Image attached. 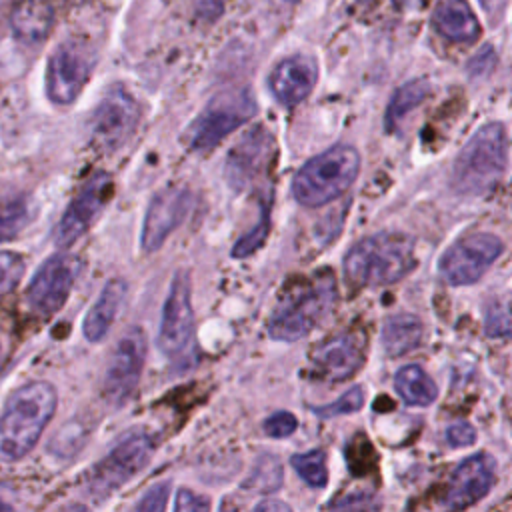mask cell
Returning a JSON list of instances; mask_svg holds the SVG:
<instances>
[{
  "label": "cell",
  "mask_w": 512,
  "mask_h": 512,
  "mask_svg": "<svg viewBox=\"0 0 512 512\" xmlns=\"http://www.w3.org/2000/svg\"><path fill=\"white\" fill-rule=\"evenodd\" d=\"M430 94V84L426 80H410L406 84H402L394 96L390 98V104L386 108V116H384V124L388 130H394L396 124L412 110L416 108L420 102H424V98Z\"/></svg>",
  "instance_id": "cell-25"
},
{
  "label": "cell",
  "mask_w": 512,
  "mask_h": 512,
  "mask_svg": "<svg viewBox=\"0 0 512 512\" xmlns=\"http://www.w3.org/2000/svg\"><path fill=\"white\" fill-rule=\"evenodd\" d=\"M270 146V138L262 126L250 130L238 146L228 154L226 160V174L232 184H244L248 178L256 174L262 160L266 158V150Z\"/></svg>",
  "instance_id": "cell-22"
},
{
  "label": "cell",
  "mask_w": 512,
  "mask_h": 512,
  "mask_svg": "<svg viewBox=\"0 0 512 512\" xmlns=\"http://www.w3.org/2000/svg\"><path fill=\"white\" fill-rule=\"evenodd\" d=\"M84 436H86V428H82L76 422H68L52 438L50 452H54L60 458H70V456H74L80 450Z\"/></svg>",
  "instance_id": "cell-30"
},
{
  "label": "cell",
  "mask_w": 512,
  "mask_h": 512,
  "mask_svg": "<svg viewBox=\"0 0 512 512\" xmlns=\"http://www.w3.org/2000/svg\"><path fill=\"white\" fill-rule=\"evenodd\" d=\"M10 30L24 44L42 42L54 24V10L46 0H20L10 12Z\"/></svg>",
  "instance_id": "cell-21"
},
{
  "label": "cell",
  "mask_w": 512,
  "mask_h": 512,
  "mask_svg": "<svg viewBox=\"0 0 512 512\" xmlns=\"http://www.w3.org/2000/svg\"><path fill=\"white\" fill-rule=\"evenodd\" d=\"M168 494H170V482L154 484V486H152V488L142 496V500L136 504V510L160 512V510H164V508H166Z\"/></svg>",
  "instance_id": "cell-34"
},
{
  "label": "cell",
  "mask_w": 512,
  "mask_h": 512,
  "mask_svg": "<svg viewBox=\"0 0 512 512\" xmlns=\"http://www.w3.org/2000/svg\"><path fill=\"white\" fill-rule=\"evenodd\" d=\"M364 404V390L360 386H354L350 390H346L336 402L326 404V406H316L312 408L318 416L322 418H332V416H342V414H352L356 410H360Z\"/></svg>",
  "instance_id": "cell-31"
},
{
  "label": "cell",
  "mask_w": 512,
  "mask_h": 512,
  "mask_svg": "<svg viewBox=\"0 0 512 512\" xmlns=\"http://www.w3.org/2000/svg\"><path fill=\"white\" fill-rule=\"evenodd\" d=\"M94 48L88 40L66 38L50 54L46 64V94L54 104H72L86 86L94 68Z\"/></svg>",
  "instance_id": "cell-8"
},
{
  "label": "cell",
  "mask_w": 512,
  "mask_h": 512,
  "mask_svg": "<svg viewBox=\"0 0 512 512\" xmlns=\"http://www.w3.org/2000/svg\"><path fill=\"white\" fill-rule=\"evenodd\" d=\"M446 438L452 446H470L476 440V430L468 422H456L448 428Z\"/></svg>",
  "instance_id": "cell-35"
},
{
  "label": "cell",
  "mask_w": 512,
  "mask_h": 512,
  "mask_svg": "<svg viewBox=\"0 0 512 512\" xmlns=\"http://www.w3.org/2000/svg\"><path fill=\"white\" fill-rule=\"evenodd\" d=\"M126 292H128V286L122 278H112L104 284L102 292L98 294L96 302L88 310L82 324V332L88 342H100L108 334L126 298Z\"/></svg>",
  "instance_id": "cell-20"
},
{
  "label": "cell",
  "mask_w": 512,
  "mask_h": 512,
  "mask_svg": "<svg viewBox=\"0 0 512 512\" xmlns=\"http://www.w3.org/2000/svg\"><path fill=\"white\" fill-rule=\"evenodd\" d=\"M494 482V460L488 454H474L462 460L450 476L444 506L452 510L468 508L482 500Z\"/></svg>",
  "instance_id": "cell-17"
},
{
  "label": "cell",
  "mask_w": 512,
  "mask_h": 512,
  "mask_svg": "<svg viewBox=\"0 0 512 512\" xmlns=\"http://www.w3.org/2000/svg\"><path fill=\"white\" fill-rule=\"evenodd\" d=\"M0 510H2V512H6V510H12V504H8V502H6L2 496H0Z\"/></svg>",
  "instance_id": "cell-39"
},
{
  "label": "cell",
  "mask_w": 512,
  "mask_h": 512,
  "mask_svg": "<svg viewBox=\"0 0 512 512\" xmlns=\"http://www.w3.org/2000/svg\"><path fill=\"white\" fill-rule=\"evenodd\" d=\"M112 196V180L108 174L92 176L82 190L70 200L62 218L54 228V242L60 248L74 244L100 216Z\"/></svg>",
  "instance_id": "cell-14"
},
{
  "label": "cell",
  "mask_w": 512,
  "mask_h": 512,
  "mask_svg": "<svg viewBox=\"0 0 512 512\" xmlns=\"http://www.w3.org/2000/svg\"><path fill=\"white\" fill-rule=\"evenodd\" d=\"M360 156L348 144H336L310 158L292 180V194L302 206H322L344 194L356 180Z\"/></svg>",
  "instance_id": "cell-4"
},
{
  "label": "cell",
  "mask_w": 512,
  "mask_h": 512,
  "mask_svg": "<svg viewBox=\"0 0 512 512\" xmlns=\"http://www.w3.org/2000/svg\"><path fill=\"white\" fill-rule=\"evenodd\" d=\"M502 242L488 232L470 234L454 242L440 258L438 270L452 286L476 282L500 256Z\"/></svg>",
  "instance_id": "cell-12"
},
{
  "label": "cell",
  "mask_w": 512,
  "mask_h": 512,
  "mask_svg": "<svg viewBox=\"0 0 512 512\" xmlns=\"http://www.w3.org/2000/svg\"><path fill=\"white\" fill-rule=\"evenodd\" d=\"M78 260L68 254H52L46 258L26 288V304L40 316L56 314L68 300L78 276Z\"/></svg>",
  "instance_id": "cell-13"
},
{
  "label": "cell",
  "mask_w": 512,
  "mask_h": 512,
  "mask_svg": "<svg viewBox=\"0 0 512 512\" xmlns=\"http://www.w3.org/2000/svg\"><path fill=\"white\" fill-rule=\"evenodd\" d=\"M422 324L412 314H394L382 326V344L390 356L408 354L420 344Z\"/></svg>",
  "instance_id": "cell-23"
},
{
  "label": "cell",
  "mask_w": 512,
  "mask_h": 512,
  "mask_svg": "<svg viewBox=\"0 0 512 512\" xmlns=\"http://www.w3.org/2000/svg\"><path fill=\"white\" fill-rule=\"evenodd\" d=\"M268 232H270V204L262 202L256 226L238 238V242L232 248V256L234 258H246V256L254 254L264 244Z\"/></svg>",
  "instance_id": "cell-28"
},
{
  "label": "cell",
  "mask_w": 512,
  "mask_h": 512,
  "mask_svg": "<svg viewBox=\"0 0 512 512\" xmlns=\"http://www.w3.org/2000/svg\"><path fill=\"white\" fill-rule=\"evenodd\" d=\"M374 0H358V4H372Z\"/></svg>",
  "instance_id": "cell-40"
},
{
  "label": "cell",
  "mask_w": 512,
  "mask_h": 512,
  "mask_svg": "<svg viewBox=\"0 0 512 512\" xmlns=\"http://www.w3.org/2000/svg\"><path fill=\"white\" fill-rule=\"evenodd\" d=\"M192 206V194L186 188L168 186L148 204L140 244L144 252H156L166 238L184 222Z\"/></svg>",
  "instance_id": "cell-16"
},
{
  "label": "cell",
  "mask_w": 512,
  "mask_h": 512,
  "mask_svg": "<svg viewBox=\"0 0 512 512\" xmlns=\"http://www.w3.org/2000/svg\"><path fill=\"white\" fill-rule=\"evenodd\" d=\"M394 386L400 398L412 406H428L438 396V388L432 378L416 364L400 368L394 376Z\"/></svg>",
  "instance_id": "cell-24"
},
{
  "label": "cell",
  "mask_w": 512,
  "mask_h": 512,
  "mask_svg": "<svg viewBox=\"0 0 512 512\" xmlns=\"http://www.w3.org/2000/svg\"><path fill=\"white\" fill-rule=\"evenodd\" d=\"M286 2H298V0H286Z\"/></svg>",
  "instance_id": "cell-41"
},
{
  "label": "cell",
  "mask_w": 512,
  "mask_h": 512,
  "mask_svg": "<svg viewBox=\"0 0 512 512\" xmlns=\"http://www.w3.org/2000/svg\"><path fill=\"white\" fill-rule=\"evenodd\" d=\"M146 358V334L140 328H130L124 336L114 344L104 378H102V394L106 402L114 406H122L138 388L142 368Z\"/></svg>",
  "instance_id": "cell-10"
},
{
  "label": "cell",
  "mask_w": 512,
  "mask_h": 512,
  "mask_svg": "<svg viewBox=\"0 0 512 512\" xmlns=\"http://www.w3.org/2000/svg\"><path fill=\"white\" fill-rule=\"evenodd\" d=\"M434 30L450 42H474L482 28L466 0H438L432 10Z\"/></svg>",
  "instance_id": "cell-19"
},
{
  "label": "cell",
  "mask_w": 512,
  "mask_h": 512,
  "mask_svg": "<svg viewBox=\"0 0 512 512\" xmlns=\"http://www.w3.org/2000/svg\"><path fill=\"white\" fill-rule=\"evenodd\" d=\"M138 122L140 106L136 98L126 88L112 86L92 112V144L104 152H112L134 134Z\"/></svg>",
  "instance_id": "cell-11"
},
{
  "label": "cell",
  "mask_w": 512,
  "mask_h": 512,
  "mask_svg": "<svg viewBox=\"0 0 512 512\" xmlns=\"http://www.w3.org/2000/svg\"><path fill=\"white\" fill-rule=\"evenodd\" d=\"M56 404V390L50 382L36 380L16 388L0 412V458H24L52 420Z\"/></svg>",
  "instance_id": "cell-1"
},
{
  "label": "cell",
  "mask_w": 512,
  "mask_h": 512,
  "mask_svg": "<svg viewBox=\"0 0 512 512\" xmlns=\"http://www.w3.org/2000/svg\"><path fill=\"white\" fill-rule=\"evenodd\" d=\"M316 80H318L316 60L304 54H296L280 60L272 68L268 76V88L282 106L292 108L312 92Z\"/></svg>",
  "instance_id": "cell-18"
},
{
  "label": "cell",
  "mask_w": 512,
  "mask_h": 512,
  "mask_svg": "<svg viewBox=\"0 0 512 512\" xmlns=\"http://www.w3.org/2000/svg\"><path fill=\"white\" fill-rule=\"evenodd\" d=\"M416 266L412 238L380 232L356 242L344 256V278L352 288H376L398 282Z\"/></svg>",
  "instance_id": "cell-2"
},
{
  "label": "cell",
  "mask_w": 512,
  "mask_h": 512,
  "mask_svg": "<svg viewBox=\"0 0 512 512\" xmlns=\"http://www.w3.org/2000/svg\"><path fill=\"white\" fill-rule=\"evenodd\" d=\"M256 510H290V506L288 504H284V502H280V500H264V502H260V504H256L254 506Z\"/></svg>",
  "instance_id": "cell-38"
},
{
  "label": "cell",
  "mask_w": 512,
  "mask_h": 512,
  "mask_svg": "<svg viewBox=\"0 0 512 512\" xmlns=\"http://www.w3.org/2000/svg\"><path fill=\"white\" fill-rule=\"evenodd\" d=\"M280 484H282V466H280L278 458L268 456V454L256 462V466L246 482L248 488L258 490V492H272Z\"/></svg>",
  "instance_id": "cell-29"
},
{
  "label": "cell",
  "mask_w": 512,
  "mask_h": 512,
  "mask_svg": "<svg viewBox=\"0 0 512 512\" xmlns=\"http://www.w3.org/2000/svg\"><path fill=\"white\" fill-rule=\"evenodd\" d=\"M158 348L166 358L180 366H190L196 358L192 290L190 278L184 270H178L170 282L160 318Z\"/></svg>",
  "instance_id": "cell-7"
},
{
  "label": "cell",
  "mask_w": 512,
  "mask_h": 512,
  "mask_svg": "<svg viewBox=\"0 0 512 512\" xmlns=\"http://www.w3.org/2000/svg\"><path fill=\"white\" fill-rule=\"evenodd\" d=\"M366 360L364 332H342L322 344L310 354V370L316 378L326 382H342L352 378Z\"/></svg>",
  "instance_id": "cell-15"
},
{
  "label": "cell",
  "mask_w": 512,
  "mask_h": 512,
  "mask_svg": "<svg viewBox=\"0 0 512 512\" xmlns=\"http://www.w3.org/2000/svg\"><path fill=\"white\" fill-rule=\"evenodd\" d=\"M222 0H196V8L202 16L216 18L222 12Z\"/></svg>",
  "instance_id": "cell-37"
},
{
  "label": "cell",
  "mask_w": 512,
  "mask_h": 512,
  "mask_svg": "<svg viewBox=\"0 0 512 512\" xmlns=\"http://www.w3.org/2000/svg\"><path fill=\"white\" fill-rule=\"evenodd\" d=\"M334 302L336 280L330 270H322L284 292L268 318L266 330L274 340H300L318 326V322L332 310Z\"/></svg>",
  "instance_id": "cell-3"
},
{
  "label": "cell",
  "mask_w": 512,
  "mask_h": 512,
  "mask_svg": "<svg viewBox=\"0 0 512 512\" xmlns=\"http://www.w3.org/2000/svg\"><path fill=\"white\" fill-rule=\"evenodd\" d=\"M296 428H298L296 416L292 412H286V410L274 412L264 420V432L270 438H288L290 434H294Z\"/></svg>",
  "instance_id": "cell-33"
},
{
  "label": "cell",
  "mask_w": 512,
  "mask_h": 512,
  "mask_svg": "<svg viewBox=\"0 0 512 512\" xmlns=\"http://www.w3.org/2000/svg\"><path fill=\"white\" fill-rule=\"evenodd\" d=\"M256 112V102L248 90H228L216 94L184 132V142L192 152H210L230 132L248 122Z\"/></svg>",
  "instance_id": "cell-6"
},
{
  "label": "cell",
  "mask_w": 512,
  "mask_h": 512,
  "mask_svg": "<svg viewBox=\"0 0 512 512\" xmlns=\"http://www.w3.org/2000/svg\"><path fill=\"white\" fill-rule=\"evenodd\" d=\"M208 508H210V500L194 494L192 490H180L176 496V502H174V510H184V512L208 510Z\"/></svg>",
  "instance_id": "cell-36"
},
{
  "label": "cell",
  "mask_w": 512,
  "mask_h": 512,
  "mask_svg": "<svg viewBox=\"0 0 512 512\" xmlns=\"http://www.w3.org/2000/svg\"><path fill=\"white\" fill-rule=\"evenodd\" d=\"M32 220V206L26 198L0 202V242L14 240Z\"/></svg>",
  "instance_id": "cell-26"
},
{
  "label": "cell",
  "mask_w": 512,
  "mask_h": 512,
  "mask_svg": "<svg viewBox=\"0 0 512 512\" xmlns=\"http://www.w3.org/2000/svg\"><path fill=\"white\" fill-rule=\"evenodd\" d=\"M152 454L154 444L148 434H130L92 468L88 474V492L96 500L110 498L146 468Z\"/></svg>",
  "instance_id": "cell-9"
},
{
  "label": "cell",
  "mask_w": 512,
  "mask_h": 512,
  "mask_svg": "<svg viewBox=\"0 0 512 512\" xmlns=\"http://www.w3.org/2000/svg\"><path fill=\"white\" fill-rule=\"evenodd\" d=\"M508 160L504 126L490 122L482 126L462 148L454 162V184L468 194L490 190L502 176Z\"/></svg>",
  "instance_id": "cell-5"
},
{
  "label": "cell",
  "mask_w": 512,
  "mask_h": 512,
  "mask_svg": "<svg viewBox=\"0 0 512 512\" xmlns=\"http://www.w3.org/2000/svg\"><path fill=\"white\" fill-rule=\"evenodd\" d=\"M26 270V262L16 252H0V296L12 292Z\"/></svg>",
  "instance_id": "cell-32"
},
{
  "label": "cell",
  "mask_w": 512,
  "mask_h": 512,
  "mask_svg": "<svg viewBox=\"0 0 512 512\" xmlns=\"http://www.w3.org/2000/svg\"><path fill=\"white\" fill-rule=\"evenodd\" d=\"M296 474L312 488H324L328 482V470H326V454L316 448L310 452L294 454L290 460Z\"/></svg>",
  "instance_id": "cell-27"
}]
</instances>
